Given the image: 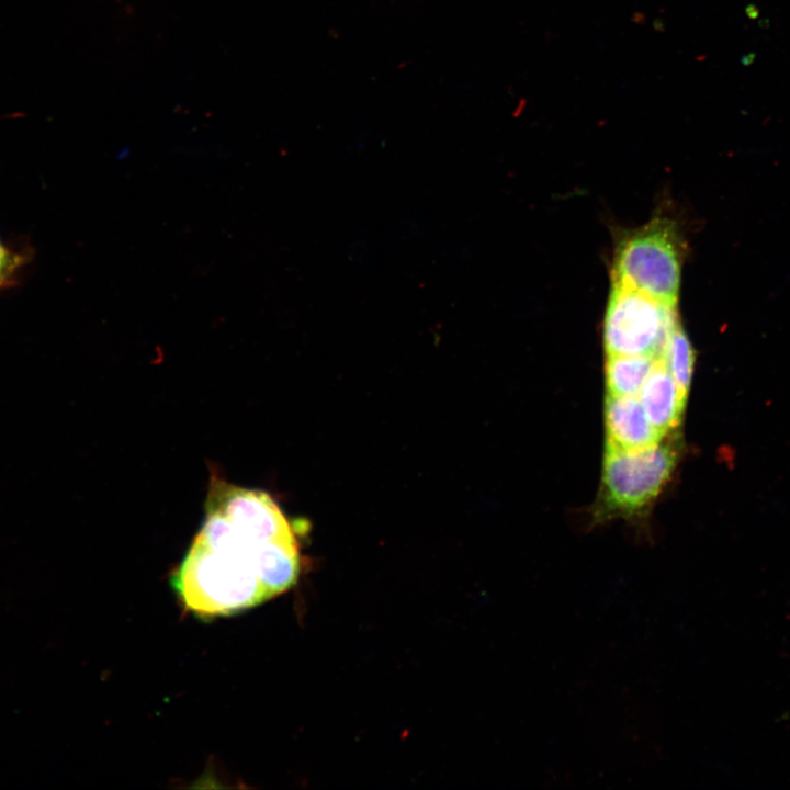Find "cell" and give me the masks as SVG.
I'll list each match as a JSON object with an SVG mask.
<instances>
[{
    "mask_svg": "<svg viewBox=\"0 0 790 790\" xmlns=\"http://www.w3.org/2000/svg\"><path fill=\"white\" fill-rule=\"evenodd\" d=\"M658 358L607 356L605 366L609 395L636 396Z\"/></svg>",
    "mask_w": 790,
    "mask_h": 790,
    "instance_id": "9c48e42d",
    "label": "cell"
},
{
    "mask_svg": "<svg viewBox=\"0 0 790 790\" xmlns=\"http://www.w3.org/2000/svg\"><path fill=\"white\" fill-rule=\"evenodd\" d=\"M171 583L185 608L202 617L233 614L269 598L249 561L211 549L198 538Z\"/></svg>",
    "mask_w": 790,
    "mask_h": 790,
    "instance_id": "6da1fadb",
    "label": "cell"
},
{
    "mask_svg": "<svg viewBox=\"0 0 790 790\" xmlns=\"http://www.w3.org/2000/svg\"><path fill=\"white\" fill-rule=\"evenodd\" d=\"M606 447L618 450H641L661 442L665 437L647 419L636 396L607 395L605 402Z\"/></svg>",
    "mask_w": 790,
    "mask_h": 790,
    "instance_id": "8992f818",
    "label": "cell"
},
{
    "mask_svg": "<svg viewBox=\"0 0 790 790\" xmlns=\"http://www.w3.org/2000/svg\"><path fill=\"white\" fill-rule=\"evenodd\" d=\"M250 562L269 598L283 592L298 575V550L293 533L256 543Z\"/></svg>",
    "mask_w": 790,
    "mask_h": 790,
    "instance_id": "ba28073f",
    "label": "cell"
},
{
    "mask_svg": "<svg viewBox=\"0 0 790 790\" xmlns=\"http://www.w3.org/2000/svg\"><path fill=\"white\" fill-rule=\"evenodd\" d=\"M12 263L13 261L9 251L0 242V284L8 275Z\"/></svg>",
    "mask_w": 790,
    "mask_h": 790,
    "instance_id": "8fae6325",
    "label": "cell"
},
{
    "mask_svg": "<svg viewBox=\"0 0 790 790\" xmlns=\"http://www.w3.org/2000/svg\"><path fill=\"white\" fill-rule=\"evenodd\" d=\"M663 440L633 451L606 447L598 503L602 517L636 514L664 489L679 453L676 439Z\"/></svg>",
    "mask_w": 790,
    "mask_h": 790,
    "instance_id": "7a4b0ae2",
    "label": "cell"
},
{
    "mask_svg": "<svg viewBox=\"0 0 790 790\" xmlns=\"http://www.w3.org/2000/svg\"><path fill=\"white\" fill-rule=\"evenodd\" d=\"M223 514L248 540L261 543L292 534L272 498L260 490L216 483L210 508Z\"/></svg>",
    "mask_w": 790,
    "mask_h": 790,
    "instance_id": "5b68a950",
    "label": "cell"
},
{
    "mask_svg": "<svg viewBox=\"0 0 790 790\" xmlns=\"http://www.w3.org/2000/svg\"><path fill=\"white\" fill-rule=\"evenodd\" d=\"M677 321L675 306L612 283L603 323L607 356L662 358Z\"/></svg>",
    "mask_w": 790,
    "mask_h": 790,
    "instance_id": "277c9868",
    "label": "cell"
},
{
    "mask_svg": "<svg viewBox=\"0 0 790 790\" xmlns=\"http://www.w3.org/2000/svg\"><path fill=\"white\" fill-rule=\"evenodd\" d=\"M662 358L681 394L687 397L691 383L695 353L690 340L679 321L674 325L668 335Z\"/></svg>",
    "mask_w": 790,
    "mask_h": 790,
    "instance_id": "30bf717a",
    "label": "cell"
},
{
    "mask_svg": "<svg viewBox=\"0 0 790 790\" xmlns=\"http://www.w3.org/2000/svg\"><path fill=\"white\" fill-rule=\"evenodd\" d=\"M681 261L676 229L666 219H655L619 244L612 283L676 306Z\"/></svg>",
    "mask_w": 790,
    "mask_h": 790,
    "instance_id": "3957f363",
    "label": "cell"
},
{
    "mask_svg": "<svg viewBox=\"0 0 790 790\" xmlns=\"http://www.w3.org/2000/svg\"><path fill=\"white\" fill-rule=\"evenodd\" d=\"M686 398L663 358H658L640 391V402L653 427L664 437L681 422Z\"/></svg>",
    "mask_w": 790,
    "mask_h": 790,
    "instance_id": "52a82bcc",
    "label": "cell"
}]
</instances>
